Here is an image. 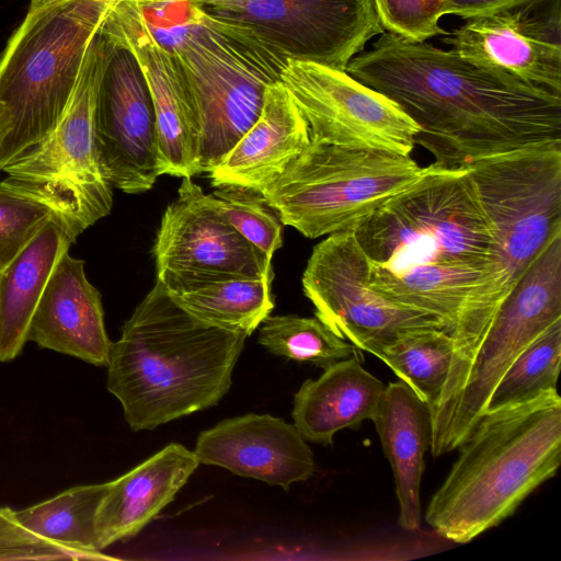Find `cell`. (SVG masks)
I'll return each mask as SVG.
<instances>
[{
    "instance_id": "cell-1",
    "label": "cell",
    "mask_w": 561,
    "mask_h": 561,
    "mask_svg": "<svg viewBox=\"0 0 561 561\" xmlns=\"http://www.w3.org/2000/svg\"><path fill=\"white\" fill-rule=\"evenodd\" d=\"M346 72L402 108L439 168L561 142V94L451 49L385 32Z\"/></svg>"
},
{
    "instance_id": "cell-2",
    "label": "cell",
    "mask_w": 561,
    "mask_h": 561,
    "mask_svg": "<svg viewBox=\"0 0 561 561\" xmlns=\"http://www.w3.org/2000/svg\"><path fill=\"white\" fill-rule=\"evenodd\" d=\"M247 337L194 318L156 280L112 342L107 390L133 431L154 430L216 405Z\"/></svg>"
},
{
    "instance_id": "cell-3",
    "label": "cell",
    "mask_w": 561,
    "mask_h": 561,
    "mask_svg": "<svg viewBox=\"0 0 561 561\" xmlns=\"http://www.w3.org/2000/svg\"><path fill=\"white\" fill-rule=\"evenodd\" d=\"M489 215L493 241L484 274L451 334L454 356L434 405L459 391L495 312L539 253L561 234V142L478 159L467 165Z\"/></svg>"
},
{
    "instance_id": "cell-4",
    "label": "cell",
    "mask_w": 561,
    "mask_h": 561,
    "mask_svg": "<svg viewBox=\"0 0 561 561\" xmlns=\"http://www.w3.org/2000/svg\"><path fill=\"white\" fill-rule=\"evenodd\" d=\"M458 449L425 520L440 537L466 543L513 515L556 476L561 461L557 389L486 410Z\"/></svg>"
},
{
    "instance_id": "cell-5",
    "label": "cell",
    "mask_w": 561,
    "mask_h": 561,
    "mask_svg": "<svg viewBox=\"0 0 561 561\" xmlns=\"http://www.w3.org/2000/svg\"><path fill=\"white\" fill-rule=\"evenodd\" d=\"M111 5L46 1L30 9L12 34L0 58V171L59 124Z\"/></svg>"
},
{
    "instance_id": "cell-6",
    "label": "cell",
    "mask_w": 561,
    "mask_h": 561,
    "mask_svg": "<svg viewBox=\"0 0 561 561\" xmlns=\"http://www.w3.org/2000/svg\"><path fill=\"white\" fill-rule=\"evenodd\" d=\"M352 230L370 262L392 272L422 263L488 261L493 241L468 168L434 163Z\"/></svg>"
},
{
    "instance_id": "cell-7",
    "label": "cell",
    "mask_w": 561,
    "mask_h": 561,
    "mask_svg": "<svg viewBox=\"0 0 561 561\" xmlns=\"http://www.w3.org/2000/svg\"><path fill=\"white\" fill-rule=\"evenodd\" d=\"M201 11L173 50L198 113L197 174L210 172L251 128L287 62L250 27Z\"/></svg>"
},
{
    "instance_id": "cell-8",
    "label": "cell",
    "mask_w": 561,
    "mask_h": 561,
    "mask_svg": "<svg viewBox=\"0 0 561 561\" xmlns=\"http://www.w3.org/2000/svg\"><path fill=\"white\" fill-rule=\"evenodd\" d=\"M410 154L311 140L261 195L309 239L351 230L424 172Z\"/></svg>"
},
{
    "instance_id": "cell-9",
    "label": "cell",
    "mask_w": 561,
    "mask_h": 561,
    "mask_svg": "<svg viewBox=\"0 0 561 561\" xmlns=\"http://www.w3.org/2000/svg\"><path fill=\"white\" fill-rule=\"evenodd\" d=\"M107 42L91 39L71 102L56 128L1 171L0 186L45 206L77 239L111 213L112 185L104 179L95 147L94 100Z\"/></svg>"
},
{
    "instance_id": "cell-10",
    "label": "cell",
    "mask_w": 561,
    "mask_h": 561,
    "mask_svg": "<svg viewBox=\"0 0 561 561\" xmlns=\"http://www.w3.org/2000/svg\"><path fill=\"white\" fill-rule=\"evenodd\" d=\"M561 320V237L539 253L495 312L454 399L431 419V451L450 453L485 412L500 379L540 333Z\"/></svg>"
},
{
    "instance_id": "cell-11",
    "label": "cell",
    "mask_w": 561,
    "mask_h": 561,
    "mask_svg": "<svg viewBox=\"0 0 561 561\" xmlns=\"http://www.w3.org/2000/svg\"><path fill=\"white\" fill-rule=\"evenodd\" d=\"M369 271V257L352 229L329 234L313 247L302 289L316 317L337 336L373 354L409 331L445 330L435 318L373 288Z\"/></svg>"
},
{
    "instance_id": "cell-12",
    "label": "cell",
    "mask_w": 561,
    "mask_h": 561,
    "mask_svg": "<svg viewBox=\"0 0 561 561\" xmlns=\"http://www.w3.org/2000/svg\"><path fill=\"white\" fill-rule=\"evenodd\" d=\"M205 13L250 27L287 59L346 71L385 33L374 0H197Z\"/></svg>"
},
{
    "instance_id": "cell-13",
    "label": "cell",
    "mask_w": 561,
    "mask_h": 561,
    "mask_svg": "<svg viewBox=\"0 0 561 561\" xmlns=\"http://www.w3.org/2000/svg\"><path fill=\"white\" fill-rule=\"evenodd\" d=\"M152 254L157 282L170 295L273 273L272 260L234 230L191 178H182L178 198L165 208Z\"/></svg>"
},
{
    "instance_id": "cell-14",
    "label": "cell",
    "mask_w": 561,
    "mask_h": 561,
    "mask_svg": "<svg viewBox=\"0 0 561 561\" xmlns=\"http://www.w3.org/2000/svg\"><path fill=\"white\" fill-rule=\"evenodd\" d=\"M279 81L311 140L400 154L414 149L417 125L396 102L346 71L288 58Z\"/></svg>"
},
{
    "instance_id": "cell-15",
    "label": "cell",
    "mask_w": 561,
    "mask_h": 561,
    "mask_svg": "<svg viewBox=\"0 0 561 561\" xmlns=\"http://www.w3.org/2000/svg\"><path fill=\"white\" fill-rule=\"evenodd\" d=\"M105 38L93 114L98 159L112 186L140 194L159 176L154 108L135 56Z\"/></svg>"
},
{
    "instance_id": "cell-16",
    "label": "cell",
    "mask_w": 561,
    "mask_h": 561,
    "mask_svg": "<svg viewBox=\"0 0 561 561\" xmlns=\"http://www.w3.org/2000/svg\"><path fill=\"white\" fill-rule=\"evenodd\" d=\"M99 31L130 50L145 77L156 114L159 175L197 174L199 119L178 55L156 41L134 0L113 3Z\"/></svg>"
},
{
    "instance_id": "cell-17",
    "label": "cell",
    "mask_w": 561,
    "mask_h": 561,
    "mask_svg": "<svg viewBox=\"0 0 561 561\" xmlns=\"http://www.w3.org/2000/svg\"><path fill=\"white\" fill-rule=\"evenodd\" d=\"M442 42L473 64L561 94L560 0L466 20Z\"/></svg>"
},
{
    "instance_id": "cell-18",
    "label": "cell",
    "mask_w": 561,
    "mask_h": 561,
    "mask_svg": "<svg viewBox=\"0 0 561 561\" xmlns=\"http://www.w3.org/2000/svg\"><path fill=\"white\" fill-rule=\"evenodd\" d=\"M193 451L199 463L218 466L285 491L316 471L313 453L294 423L270 414L226 419L203 431Z\"/></svg>"
},
{
    "instance_id": "cell-19",
    "label": "cell",
    "mask_w": 561,
    "mask_h": 561,
    "mask_svg": "<svg viewBox=\"0 0 561 561\" xmlns=\"http://www.w3.org/2000/svg\"><path fill=\"white\" fill-rule=\"evenodd\" d=\"M26 341L106 366L112 342L100 291L88 280L84 261L65 252L55 265L31 319Z\"/></svg>"
},
{
    "instance_id": "cell-20",
    "label": "cell",
    "mask_w": 561,
    "mask_h": 561,
    "mask_svg": "<svg viewBox=\"0 0 561 561\" xmlns=\"http://www.w3.org/2000/svg\"><path fill=\"white\" fill-rule=\"evenodd\" d=\"M308 124L280 81L267 87L260 116L210 171L213 186L262 194L307 148Z\"/></svg>"
},
{
    "instance_id": "cell-21",
    "label": "cell",
    "mask_w": 561,
    "mask_h": 561,
    "mask_svg": "<svg viewBox=\"0 0 561 561\" xmlns=\"http://www.w3.org/2000/svg\"><path fill=\"white\" fill-rule=\"evenodd\" d=\"M198 465L193 450L171 443L110 481L95 518L98 549L136 536L173 501Z\"/></svg>"
},
{
    "instance_id": "cell-22",
    "label": "cell",
    "mask_w": 561,
    "mask_h": 561,
    "mask_svg": "<svg viewBox=\"0 0 561 561\" xmlns=\"http://www.w3.org/2000/svg\"><path fill=\"white\" fill-rule=\"evenodd\" d=\"M388 459L399 502V524L421 528V480L431 445V410L407 383L389 382L371 419Z\"/></svg>"
},
{
    "instance_id": "cell-23",
    "label": "cell",
    "mask_w": 561,
    "mask_h": 561,
    "mask_svg": "<svg viewBox=\"0 0 561 561\" xmlns=\"http://www.w3.org/2000/svg\"><path fill=\"white\" fill-rule=\"evenodd\" d=\"M385 388L363 367V355L339 360L300 386L294 397V425L307 442L331 445L337 432L371 421Z\"/></svg>"
},
{
    "instance_id": "cell-24",
    "label": "cell",
    "mask_w": 561,
    "mask_h": 561,
    "mask_svg": "<svg viewBox=\"0 0 561 561\" xmlns=\"http://www.w3.org/2000/svg\"><path fill=\"white\" fill-rule=\"evenodd\" d=\"M75 241L61 221L53 217L0 270V362H11L21 354L50 274Z\"/></svg>"
},
{
    "instance_id": "cell-25",
    "label": "cell",
    "mask_w": 561,
    "mask_h": 561,
    "mask_svg": "<svg viewBox=\"0 0 561 561\" xmlns=\"http://www.w3.org/2000/svg\"><path fill=\"white\" fill-rule=\"evenodd\" d=\"M486 266L488 261L439 262L392 272L370 262L368 280L398 304L435 318L451 336L463 302Z\"/></svg>"
},
{
    "instance_id": "cell-26",
    "label": "cell",
    "mask_w": 561,
    "mask_h": 561,
    "mask_svg": "<svg viewBox=\"0 0 561 561\" xmlns=\"http://www.w3.org/2000/svg\"><path fill=\"white\" fill-rule=\"evenodd\" d=\"M274 274L215 283L182 295H170L199 321L245 336L251 335L274 308Z\"/></svg>"
},
{
    "instance_id": "cell-27",
    "label": "cell",
    "mask_w": 561,
    "mask_h": 561,
    "mask_svg": "<svg viewBox=\"0 0 561 561\" xmlns=\"http://www.w3.org/2000/svg\"><path fill=\"white\" fill-rule=\"evenodd\" d=\"M108 482L77 485L32 506L15 511L18 520L57 545L103 554L96 545L95 518Z\"/></svg>"
},
{
    "instance_id": "cell-28",
    "label": "cell",
    "mask_w": 561,
    "mask_h": 561,
    "mask_svg": "<svg viewBox=\"0 0 561 561\" xmlns=\"http://www.w3.org/2000/svg\"><path fill=\"white\" fill-rule=\"evenodd\" d=\"M373 355L431 407L446 382L454 342L443 329H419L400 335Z\"/></svg>"
},
{
    "instance_id": "cell-29",
    "label": "cell",
    "mask_w": 561,
    "mask_h": 561,
    "mask_svg": "<svg viewBox=\"0 0 561 561\" xmlns=\"http://www.w3.org/2000/svg\"><path fill=\"white\" fill-rule=\"evenodd\" d=\"M259 343L270 353L311 363L323 369L363 352L337 336L317 317L267 316L259 327Z\"/></svg>"
},
{
    "instance_id": "cell-30",
    "label": "cell",
    "mask_w": 561,
    "mask_h": 561,
    "mask_svg": "<svg viewBox=\"0 0 561 561\" xmlns=\"http://www.w3.org/2000/svg\"><path fill=\"white\" fill-rule=\"evenodd\" d=\"M561 362V320L551 324L513 360L494 388L486 410L557 389ZM485 410V411H486Z\"/></svg>"
},
{
    "instance_id": "cell-31",
    "label": "cell",
    "mask_w": 561,
    "mask_h": 561,
    "mask_svg": "<svg viewBox=\"0 0 561 561\" xmlns=\"http://www.w3.org/2000/svg\"><path fill=\"white\" fill-rule=\"evenodd\" d=\"M210 196L234 230L272 260L283 245V224L262 195L243 188L218 187Z\"/></svg>"
},
{
    "instance_id": "cell-32",
    "label": "cell",
    "mask_w": 561,
    "mask_h": 561,
    "mask_svg": "<svg viewBox=\"0 0 561 561\" xmlns=\"http://www.w3.org/2000/svg\"><path fill=\"white\" fill-rule=\"evenodd\" d=\"M53 217L45 205L0 186V270L4 268Z\"/></svg>"
},
{
    "instance_id": "cell-33",
    "label": "cell",
    "mask_w": 561,
    "mask_h": 561,
    "mask_svg": "<svg viewBox=\"0 0 561 561\" xmlns=\"http://www.w3.org/2000/svg\"><path fill=\"white\" fill-rule=\"evenodd\" d=\"M105 554L80 552L60 545L24 527L11 507H0V561L16 560H106Z\"/></svg>"
},
{
    "instance_id": "cell-34",
    "label": "cell",
    "mask_w": 561,
    "mask_h": 561,
    "mask_svg": "<svg viewBox=\"0 0 561 561\" xmlns=\"http://www.w3.org/2000/svg\"><path fill=\"white\" fill-rule=\"evenodd\" d=\"M386 32L413 42L444 36L439 25L442 0H374Z\"/></svg>"
},
{
    "instance_id": "cell-35",
    "label": "cell",
    "mask_w": 561,
    "mask_h": 561,
    "mask_svg": "<svg viewBox=\"0 0 561 561\" xmlns=\"http://www.w3.org/2000/svg\"><path fill=\"white\" fill-rule=\"evenodd\" d=\"M548 0H442L439 13L463 20L505 11L536 9Z\"/></svg>"
},
{
    "instance_id": "cell-36",
    "label": "cell",
    "mask_w": 561,
    "mask_h": 561,
    "mask_svg": "<svg viewBox=\"0 0 561 561\" xmlns=\"http://www.w3.org/2000/svg\"><path fill=\"white\" fill-rule=\"evenodd\" d=\"M45 2V0H31V5H30V9L32 8H36L41 4H43Z\"/></svg>"
},
{
    "instance_id": "cell-37",
    "label": "cell",
    "mask_w": 561,
    "mask_h": 561,
    "mask_svg": "<svg viewBox=\"0 0 561 561\" xmlns=\"http://www.w3.org/2000/svg\"><path fill=\"white\" fill-rule=\"evenodd\" d=\"M99 1H104V2L113 4V3H115V2H117L119 0H99Z\"/></svg>"
},
{
    "instance_id": "cell-38",
    "label": "cell",
    "mask_w": 561,
    "mask_h": 561,
    "mask_svg": "<svg viewBox=\"0 0 561 561\" xmlns=\"http://www.w3.org/2000/svg\"><path fill=\"white\" fill-rule=\"evenodd\" d=\"M188 1H197V0H188Z\"/></svg>"
},
{
    "instance_id": "cell-39",
    "label": "cell",
    "mask_w": 561,
    "mask_h": 561,
    "mask_svg": "<svg viewBox=\"0 0 561 561\" xmlns=\"http://www.w3.org/2000/svg\"><path fill=\"white\" fill-rule=\"evenodd\" d=\"M46 1H50V0H45V2H46Z\"/></svg>"
}]
</instances>
